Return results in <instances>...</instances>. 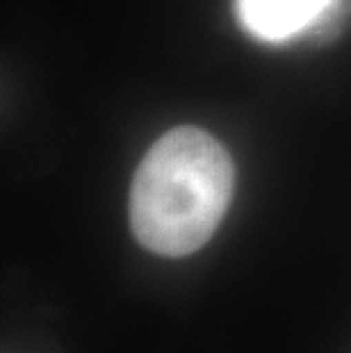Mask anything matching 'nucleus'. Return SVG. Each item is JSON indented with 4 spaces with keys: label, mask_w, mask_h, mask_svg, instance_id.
I'll return each instance as SVG.
<instances>
[{
    "label": "nucleus",
    "mask_w": 351,
    "mask_h": 353,
    "mask_svg": "<svg viewBox=\"0 0 351 353\" xmlns=\"http://www.w3.org/2000/svg\"><path fill=\"white\" fill-rule=\"evenodd\" d=\"M235 169L210 132L174 128L155 141L130 187V226L137 242L164 258L199 251L230 205Z\"/></svg>",
    "instance_id": "nucleus-1"
},
{
    "label": "nucleus",
    "mask_w": 351,
    "mask_h": 353,
    "mask_svg": "<svg viewBox=\"0 0 351 353\" xmlns=\"http://www.w3.org/2000/svg\"><path fill=\"white\" fill-rule=\"evenodd\" d=\"M347 0H235L242 28L265 43L292 41L324 28Z\"/></svg>",
    "instance_id": "nucleus-2"
}]
</instances>
